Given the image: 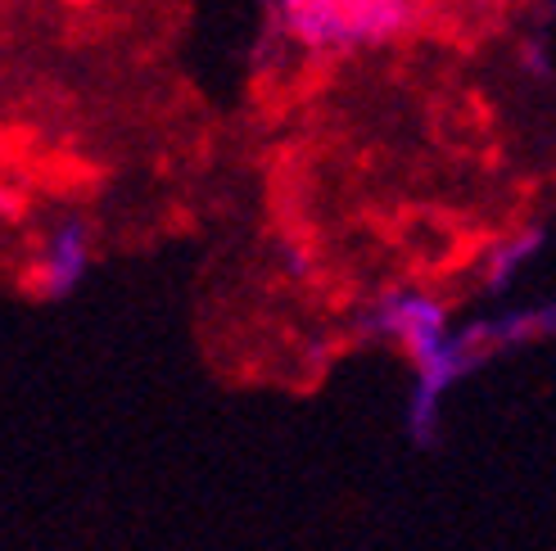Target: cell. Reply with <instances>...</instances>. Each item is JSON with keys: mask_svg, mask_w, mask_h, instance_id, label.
<instances>
[{"mask_svg": "<svg viewBox=\"0 0 556 551\" xmlns=\"http://www.w3.org/2000/svg\"><path fill=\"white\" fill-rule=\"evenodd\" d=\"M81 271H87V227L68 222L50 240V254L41 262V294H68L81 281Z\"/></svg>", "mask_w": 556, "mask_h": 551, "instance_id": "1", "label": "cell"}]
</instances>
